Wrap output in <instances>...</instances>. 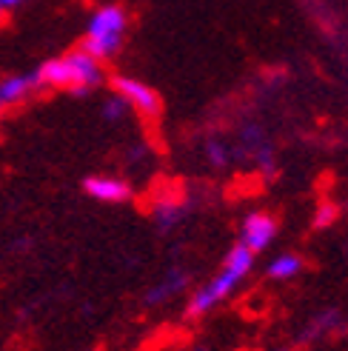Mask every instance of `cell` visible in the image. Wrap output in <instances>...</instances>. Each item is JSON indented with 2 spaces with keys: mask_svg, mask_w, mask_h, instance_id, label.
Returning a JSON list of instances; mask_svg holds the SVG:
<instances>
[{
  "mask_svg": "<svg viewBox=\"0 0 348 351\" xmlns=\"http://www.w3.org/2000/svg\"><path fill=\"white\" fill-rule=\"evenodd\" d=\"M240 283H243V277L237 271L223 266V271L214 280H208L203 289H197L195 294H191V300L186 306V317H203V314L214 311V306H220L223 300H229Z\"/></svg>",
  "mask_w": 348,
  "mask_h": 351,
  "instance_id": "obj_2",
  "label": "cell"
},
{
  "mask_svg": "<svg viewBox=\"0 0 348 351\" xmlns=\"http://www.w3.org/2000/svg\"><path fill=\"white\" fill-rule=\"evenodd\" d=\"M186 286H188V274H186L183 269H171V271L160 280V283H154V286L146 291L143 303H146V306H163V303L171 300V297H177Z\"/></svg>",
  "mask_w": 348,
  "mask_h": 351,
  "instance_id": "obj_8",
  "label": "cell"
},
{
  "mask_svg": "<svg viewBox=\"0 0 348 351\" xmlns=\"http://www.w3.org/2000/svg\"><path fill=\"white\" fill-rule=\"evenodd\" d=\"M300 271H303V257L300 254H291V252L274 257L269 266H266V274L271 280H294Z\"/></svg>",
  "mask_w": 348,
  "mask_h": 351,
  "instance_id": "obj_9",
  "label": "cell"
},
{
  "mask_svg": "<svg viewBox=\"0 0 348 351\" xmlns=\"http://www.w3.org/2000/svg\"><path fill=\"white\" fill-rule=\"evenodd\" d=\"M274 351H288V348H274Z\"/></svg>",
  "mask_w": 348,
  "mask_h": 351,
  "instance_id": "obj_19",
  "label": "cell"
},
{
  "mask_svg": "<svg viewBox=\"0 0 348 351\" xmlns=\"http://www.w3.org/2000/svg\"><path fill=\"white\" fill-rule=\"evenodd\" d=\"M223 266L232 269V271H237L243 280H246V277L251 274V269H254V252L246 249L243 243H237V245H232V249H229V254L223 257Z\"/></svg>",
  "mask_w": 348,
  "mask_h": 351,
  "instance_id": "obj_10",
  "label": "cell"
},
{
  "mask_svg": "<svg viewBox=\"0 0 348 351\" xmlns=\"http://www.w3.org/2000/svg\"><path fill=\"white\" fill-rule=\"evenodd\" d=\"M34 75H38L43 89L46 86L49 89H66V92H72L75 97H86L92 89H97V86L106 80L103 63L97 58H92L89 51H83V49L69 51V55H63V58L46 60Z\"/></svg>",
  "mask_w": 348,
  "mask_h": 351,
  "instance_id": "obj_1",
  "label": "cell"
},
{
  "mask_svg": "<svg viewBox=\"0 0 348 351\" xmlns=\"http://www.w3.org/2000/svg\"><path fill=\"white\" fill-rule=\"evenodd\" d=\"M151 215H154V223H158L163 232H169V229H174V226L180 223L183 206L177 200H158V203H154V212Z\"/></svg>",
  "mask_w": 348,
  "mask_h": 351,
  "instance_id": "obj_11",
  "label": "cell"
},
{
  "mask_svg": "<svg viewBox=\"0 0 348 351\" xmlns=\"http://www.w3.org/2000/svg\"><path fill=\"white\" fill-rule=\"evenodd\" d=\"M0 3H3V9H17V6L29 3V0H0Z\"/></svg>",
  "mask_w": 348,
  "mask_h": 351,
  "instance_id": "obj_16",
  "label": "cell"
},
{
  "mask_svg": "<svg viewBox=\"0 0 348 351\" xmlns=\"http://www.w3.org/2000/svg\"><path fill=\"white\" fill-rule=\"evenodd\" d=\"M43 89L38 75H9L0 80V106H17V103H23L32 92Z\"/></svg>",
  "mask_w": 348,
  "mask_h": 351,
  "instance_id": "obj_7",
  "label": "cell"
},
{
  "mask_svg": "<svg viewBox=\"0 0 348 351\" xmlns=\"http://www.w3.org/2000/svg\"><path fill=\"white\" fill-rule=\"evenodd\" d=\"M191 351H206V348H203V346H195V348H191Z\"/></svg>",
  "mask_w": 348,
  "mask_h": 351,
  "instance_id": "obj_17",
  "label": "cell"
},
{
  "mask_svg": "<svg viewBox=\"0 0 348 351\" xmlns=\"http://www.w3.org/2000/svg\"><path fill=\"white\" fill-rule=\"evenodd\" d=\"M277 229H280L277 217H271L269 212H251L240 223V243L246 245V249H251L254 254H260L274 243Z\"/></svg>",
  "mask_w": 348,
  "mask_h": 351,
  "instance_id": "obj_4",
  "label": "cell"
},
{
  "mask_svg": "<svg viewBox=\"0 0 348 351\" xmlns=\"http://www.w3.org/2000/svg\"><path fill=\"white\" fill-rule=\"evenodd\" d=\"M206 157H208V163H212L214 169H225L237 157V152H232L225 140H208L206 143Z\"/></svg>",
  "mask_w": 348,
  "mask_h": 351,
  "instance_id": "obj_12",
  "label": "cell"
},
{
  "mask_svg": "<svg viewBox=\"0 0 348 351\" xmlns=\"http://www.w3.org/2000/svg\"><path fill=\"white\" fill-rule=\"evenodd\" d=\"M112 89L129 103V109H134L137 114L143 117H158L163 112V100L160 95L151 89L149 83L129 77V75H114L112 77Z\"/></svg>",
  "mask_w": 348,
  "mask_h": 351,
  "instance_id": "obj_3",
  "label": "cell"
},
{
  "mask_svg": "<svg viewBox=\"0 0 348 351\" xmlns=\"http://www.w3.org/2000/svg\"><path fill=\"white\" fill-rule=\"evenodd\" d=\"M3 12H6V9H3V3H0V17H3Z\"/></svg>",
  "mask_w": 348,
  "mask_h": 351,
  "instance_id": "obj_18",
  "label": "cell"
},
{
  "mask_svg": "<svg viewBox=\"0 0 348 351\" xmlns=\"http://www.w3.org/2000/svg\"><path fill=\"white\" fill-rule=\"evenodd\" d=\"M337 220V206L334 203H323L314 215V229H325V226H332Z\"/></svg>",
  "mask_w": 348,
  "mask_h": 351,
  "instance_id": "obj_15",
  "label": "cell"
},
{
  "mask_svg": "<svg viewBox=\"0 0 348 351\" xmlns=\"http://www.w3.org/2000/svg\"><path fill=\"white\" fill-rule=\"evenodd\" d=\"M100 112H103V120H109V123H120L126 114H129V103L120 97L117 92L112 95V97H106L103 100V106H100Z\"/></svg>",
  "mask_w": 348,
  "mask_h": 351,
  "instance_id": "obj_13",
  "label": "cell"
},
{
  "mask_svg": "<svg viewBox=\"0 0 348 351\" xmlns=\"http://www.w3.org/2000/svg\"><path fill=\"white\" fill-rule=\"evenodd\" d=\"M83 191L100 203H126L132 197V186L120 178H109V174H92V178H86Z\"/></svg>",
  "mask_w": 348,
  "mask_h": 351,
  "instance_id": "obj_6",
  "label": "cell"
},
{
  "mask_svg": "<svg viewBox=\"0 0 348 351\" xmlns=\"http://www.w3.org/2000/svg\"><path fill=\"white\" fill-rule=\"evenodd\" d=\"M337 320H340V314H337V311H325V314H320V317H314V323H311V328H306L303 340H314V337L325 335V331L332 328V323H337Z\"/></svg>",
  "mask_w": 348,
  "mask_h": 351,
  "instance_id": "obj_14",
  "label": "cell"
},
{
  "mask_svg": "<svg viewBox=\"0 0 348 351\" xmlns=\"http://www.w3.org/2000/svg\"><path fill=\"white\" fill-rule=\"evenodd\" d=\"M126 29H129V12L120 3L97 6L89 17V23H86L89 38H126Z\"/></svg>",
  "mask_w": 348,
  "mask_h": 351,
  "instance_id": "obj_5",
  "label": "cell"
}]
</instances>
